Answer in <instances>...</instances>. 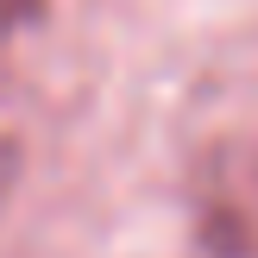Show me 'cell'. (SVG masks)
Instances as JSON below:
<instances>
[{
	"mask_svg": "<svg viewBox=\"0 0 258 258\" xmlns=\"http://www.w3.org/2000/svg\"><path fill=\"white\" fill-rule=\"evenodd\" d=\"M38 19H44V0H0V70H7L13 44H19Z\"/></svg>",
	"mask_w": 258,
	"mask_h": 258,
	"instance_id": "obj_1",
	"label": "cell"
}]
</instances>
